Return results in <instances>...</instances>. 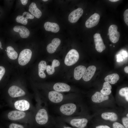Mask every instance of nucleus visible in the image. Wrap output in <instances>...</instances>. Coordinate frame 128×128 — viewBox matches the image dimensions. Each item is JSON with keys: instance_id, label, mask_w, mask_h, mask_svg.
I'll return each instance as SVG.
<instances>
[{"instance_id": "38", "label": "nucleus", "mask_w": 128, "mask_h": 128, "mask_svg": "<svg viewBox=\"0 0 128 128\" xmlns=\"http://www.w3.org/2000/svg\"><path fill=\"white\" fill-rule=\"evenodd\" d=\"M110 1L112 2H115L119 1V0H110Z\"/></svg>"}, {"instance_id": "15", "label": "nucleus", "mask_w": 128, "mask_h": 128, "mask_svg": "<svg viewBox=\"0 0 128 128\" xmlns=\"http://www.w3.org/2000/svg\"><path fill=\"white\" fill-rule=\"evenodd\" d=\"M61 41L59 38H55L53 39L51 43L47 46L46 49L49 53L52 54L54 53L60 44Z\"/></svg>"}, {"instance_id": "36", "label": "nucleus", "mask_w": 128, "mask_h": 128, "mask_svg": "<svg viewBox=\"0 0 128 128\" xmlns=\"http://www.w3.org/2000/svg\"><path fill=\"white\" fill-rule=\"evenodd\" d=\"M124 70L125 72L126 73H128V66H126L124 68Z\"/></svg>"}, {"instance_id": "18", "label": "nucleus", "mask_w": 128, "mask_h": 128, "mask_svg": "<svg viewBox=\"0 0 128 128\" xmlns=\"http://www.w3.org/2000/svg\"><path fill=\"white\" fill-rule=\"evenodd\" d=\"M86 68L84 66L80 65L77 66L74 69V76L75 79L77 80H80L83 76Z\"/></svg>"}, {"instance_id": "40", "label": "nucleus", "mask_w": 128, "mask_h": 128, "mask_svg": "<svg viewBox=\"0 0 128 128\" xmlns=\"http://www.w3.org/2000/svg\"><path fill=\"white\" fill-rule=\"evenodd\" d=\"M3 107V106L1 105V104H0V108H1Z\"/></svg>"}, {"instance_id": "8", "label": "nucleus", "mask_w": 128, "mask_h": 128, "mask_svg": "<svg viewBox=\"0 0 128 128\" xmlns=\"http://www.w3.org/2000/svg\"><path fill=\"white\" fill-rule=\"evenodd\" d=\"M32 55L31 50L29 49H25L20 52L18 62L21 66H24L27 64L30 61Z\"/></svg>"}, {"instance_id": "6", "label": "nucleus", "mask_w": 128, "mask_h": 128, "mask_svg": "<svg viewBox=\"0 0 128 128\" xmlns=\"http://www.w3.org/2000/svg\"><path fill=\"white\" fill-rule=\"evenodd\" d=\"M6 101L18 98L27 97L30 98L23 88L16 85H13L8 88Z\"/></svg>"}, {"instance_id": "17", "label": "nucleus", "mask_w": 128, "mask_h": 128, "mask_svg": "<svg viewBox=\"0 0 128 128\" xmlns=\"http://www.w3.org/2000/svg\"><path fill=\"white\" fill-rule=\"evenodd\" d=\"M14 31L19 33L20 36L23 38L27 37L29 35L30 32L26 27L21 26H16L14 28Z\"/></svg>"}, {"instance_id": "19", "label": "nucleus", "mask_w": 128, "mask_h": 128, "mask_svg": "<svg viewBox=\"0 0 128 128\" xmlns=\"http://www.w3.org/2000/svg\"><path fill=\"white\" fill-rule=\"evenodd\" d=\"M108 95H104L100 92L97 91L91 97V100L94 102L99 103L108 99Z\"/></svg>"}, {"instance_id": "2", "label": "nucleus", "mask_w": 128, "mask_h": 128, "mask_svg": "<svg viewBox=\"0 0 128 128\" xmlns=\"http://www.w3.org/2000/svg\"><path fill=\"white\" fill-rule=\"evenodd\" d=\"M31 98L24 97L6 101L8 105L14 110L23 111H31L34 113L35 106L32 103Z\"/></svg>"}, {"instance_id": "32", "label": "nucleus", "mask_w": 128, "mask_h": 128, "mask_svg": "<svg viewBox=\"0 0 128 128\" xmlns=\"http://www.w3.org/2000/svg\"><path fill=\"white\" fill-rule=\"evenodd\" d=\"M123 123L125 128H128V117H124L122 119Z\"/></svg>"}, {"instance_id": "29", "label": "nucleus", "mask_w": 128, "mask_h": 128, "mask_svg": "<svg viewBox=\"0 0 128 128\" xmlns=\"http://www.w3.org/2000/svg\"><path fill=\"white\" fill-rule=\"evenodd\" d=\"M9 128H25L23 125L16 123H12L9 125Z\"/></svg>"}, {"instance_id": "30", "label": "nucleus", "mask_w": 128, "mask_h": 128, "mask_svg": "<svg viewBox=\"0 0 128 128\" xmlns=\"http://www.w3.org/2000/svg\"><path fill=\"white\" fill-rule=\"evenodd\" d=\"M5 73V68L2 66H0V82L1 81Z\"/></svg>"}, {"instance_id": "39", "label": "nucleus", "mask_w": 128, "mask_h": 128, "mask_svg": "<svg viewBox=\"0 0 128 128\" xmlns=\"http://www.w3.org/2000/svg\"><path fill=\"white\" fill-rule=\"evenodd\" d=\"M2 44L1 41H0V48H1V47H2Z\"/></svg>"}, {"instance_id": "13", "label": "nucleus", "mask_w": 128, "mask_h": 128, "mask_svg": "<svg viewBox=\"0 0 128 128\" xmlns=\"http://www.w3.org/2000/svg\"><path fill=\"white\" fill-rule=\"evenodd\" d=\"M54 91L59 92H68L71 90L70 86L68 84L63 82H57L52 87Z\"/></svg>"}, {"instance_id": "41", "label": "nucleus", "mask_w": 128, "mask_h": 128, "mask_svg": "<svg viewBox=\"0 0 128 128\" xmlns=\"http://www.w3.org/2000/svg\"><path fill=\"white\" fill-rule=\"evenodd\" d=\"M42 1H47L48 0H43Z\"/></svg>"}, {"instance_id": "45", "label": "nucleus", "mask_w": 128, "mask_h": 128, "mask_svg": "<svg viewBox=\"0 0 128 128\" xmlns=\"http://www.w3.org/2000/svg\"><path fill=\"white\" fill-rule=\"evenodd\" d=\"M110 46H111V44L110 45Z\"/></svg>"}, {"instance_id": "27", "label": "nucleus", "mask_w": 128, "mask_h": 128, "mask_svg": "<svg viewBox=\"0 0 128 128\" xmlns=\"http://www.w3.org/2000/svg\"><path fill=\"white\" fill-rule=\"evenodd\" d=\"M112 88L111 86L110 83L106 82H104L102 89L101 90V92L102 94L108 95L111 92V90Z\"/></svg>"}, {"instance_id": "43", "label": "nucleus", "mask_w": 128, "mask_h": 128, "mask_svg": "<svg viewBox=\"0 0 128 128\" xmlns=\"http://www.w3.org/2000/svg\"><path fill=\"white\" fill-rule=\"evenodd\" d=\"M108 35H109V33L108 34Z\"/></svg>"}, {"instance_id": "25", "label": "nucleus", "mask_w": 128, "mask_h": 128, "mask_svg": "<svg viewBox=\"0 0 128 128\" xmlns=\"http://www.w3.org/2000/svg\"><path fill=\"white\" fill-rule=\"evenodd\" d=\"M60 62L57 60L55 59L52 62L51 66L47 65L46 68V71L47 73L51 75L53 74L55 72V67L58 66L60 65Z\"/></svg>"}, {"instance_id": "3", "label": "nucleus", "mask_w": 128, "mask_h": 128, "mask_svg": "<svg viewBox=\"0 0 128 128\" xmlns=\"http://www.w3.org/2000/svg\"><path fill=\"white\" fill-rule=\"evenodd\" d=\"M34 113L31 111H23L15 110L5 112L3 117L12 121L25 122H33Z\"/></svg>"}, {"instance_id": "42", "label": "nucleus", "mask_w": 128, "mask_h": 128, "mask_svg": "<svg viewBox=\"0 0 128 128\" xmlns=\"http://www.w3.org/2000/svg\"><path fill=\"white\" fill-rule=\"evenodd\" d=\"M128 114H127V115H126L127 117H128Z\"/></svg>"}, {"instance_id": "35", "label": "nucleus", "mask_w": 128, "mask_h": 128, "mask_svg": "<svg viewBox=\"0 0 128 128\" xmlns=\"http://www.w3.org/2000/svg\"><path fill=\"white\" fill-rule=\"evenodd\" d=\"M20 1L22 4L23 5H25L27 3L28 0H21Z\"/></svg>"}, {"instance_id": "34", "label": "nucleus", "mask_w": 128, "mask_h": 128, "mask_svg": "<svg viewBox=\"0 0 128 128\" xmlns=\"http://www.w3.org/2000/svg\"><path fill=\"white\" fill-rule=\"evenodd\" d=\"M96 128H110L109 126L106 125H101L96 127Z\"/></svg>"}, {"instance_id": "33", "label": "nucleus", "mask_w": 128, "mask_h": 128, "mask_svg": "<svg viewBox=\"0 0 128 128\" xmlns=\"http://www.w3.org/2000/svg\"><path fill=\"white\" fill-rule=\"evenodd\" d=\"M113 128H125L124 126L122 124L116 122L113 123Z\"/></svg>"}, {"instance_id": "21", "label": "nucleus", "mask_w": 128, "mask_h": 128, "mask_svg": "<svg viewBox=\"0 0 128 128\" xmlns=\"http://www.w3.org/2000/svg\"><path fill=\"white\" fill-rule=\"evenodd\" d=\"M29 10L32 15L37 18H40L41 16V11L37 7L36 4L32 2L29 6Z\"/></svg>"}, {"instance_id": "23", "label": "nucleus", "mask_w": 128, "mask_h": 128, "mask_svg": "<svg viewBox=\"0 0 128 128\" xmlns=\"http://www.w3.org/2000/svg\"><path fill=\"white\" fill-rule=\"evenodd\" d=\"M47 65L46 62L43 60L41 61L38 64V75L41 78H44L46 76L44 71L46 69Z\"/></svg>"}, {"instance_id": "5", "label": "nucleus", "mask_w": 128, "mask_h": 128, "mask_svg": "<svg viewBox=\"0 0 128 128\" xmlns=\"http://www.w3.org/2000/svg\"><path fill=\"white\" fill-rule=\"evenodd\" d=\"M73 101L64 103L58 105L56 111L60 116L72 117L76 112L77 107Z\"/></svg>"}, {"instance_id": "7", "label": "nucleus", "mask_w": 128, "mask_h": 128, "mask_svg": "<svg viewBox=\"0 0 128 128\" xmlns=\"http://www.w3.org/2000/svg\"><path fill=\"white\" fill-rule=\"evenodd\" d=\"M79 58L77 51L74 49L70 50L66 55L64 60L65 64L68 66L72 65L76 63Z\"/></svg>"}, {"instance_id": "26", "label": "nucleus", "mask_w": 128, "mask_h": 128, "mask_svg": "<svg viewBox=\"0 0 128 128\" xmlns=\"http://www.w3.org/2000/svg\"><path fill=\"white\" fill-rule=\"evenodd\" d=\"M6 51L8 57L10 59L15 60L17 58L18 53L12 46H7V47Z\"/></svg>"}, {"instance_id": "20", "label": "nucleus", "mask_w": 128, "mask_h": 128, "mask_svg": "<svg viewBox=\"0 0 128 128\" xmlns=\"http://www.w3.org/2000/svg\"><path fill=\"white\" fill-rule=\"evenodd\" d=\"M44 27L46 31L54 33L57 32L60 29L59 26L57 23L49 22L45 23Z\"/></svg>"}, {"instance_id": "24", "label": "nucleus", "mask_w": 128, "mask_h": 128, "mask_svg": "<svg viewBox=\"0 0 128 128\" xmlns=\"http://www.w3.org/2000/svg\"><path fill=\"white\" fill-rule=\"evenodd\" d=\"M119 78L118 74L114 73L108 75L104 79L106 82L112 84H114L117 82Z\"/></svg>"}, {"instance_id": "10", "label": "nucleus", "mask_w": 128, "mask_h": 128, "mask_svg": "<svg viewBox=\"0 0 128 128\" xmlns=\"http://www.w3.org/2000/svg\"><path fill=\"white\" fill-rule=\"evenodd\" d=\"M93 37L96 50L98 52H102L105 49L106 47L100 34L98 33H96L94 35Z\"/></svg>"}, {"instance_id": "31", "label": "nucleus", "mask_w": 128, "mask_h": 128, "mask_svg": "<svg viewBox=\"0 0 128 128\" xmlns=\"http://www.w3.org/2000/svg\"><path fill=\"white\" fill-rule=\"evenodd\" d=\"M124 21L126 24L128 25V9H126L123 14Z\"/></svg>"}, {"instance_id": "37", "label": "nucleus", "mask_w": 128, "mask_h": 128, "mask_svg": "<svg viewBox=\"0 0 128 128\" xmlns=\"http://www.w3.org/2000/svg\"><path fill=\"white\" fill-rule=\"evenodd\" d=\"M61 128H72L67 126H61Z\"/></svg>"}, {"instance_id": "12", "label": "nucleus", "mask_w": 128, "mask_h": 128, "mask_svg": "<svg viewBox=\"0 0 128 128\" xmlns=\"http://www.w3.org/2000/svg\"><path fill=\"white\" fill-rule=\"evenodd\" d=\"M100 19L99 15L95 13L91 15L86 21L85 25L87 28H90L96 25L98 23Z\"/></svg>"}, {"instance_id": "4", "label": "nucleus", "mask_w": 128, "mask_h": 128, "mask_svg": "<svg viewBox=\"0 0 128 128\" xmlns=\"http://www.w3.org/2000/svg\"><path fill=\"white\" fill-rule=\"evenodd\" d=\"M47 102L59 105L67 102H73L74 96L69 95H64L60 92L50 91L48 92L45 97H42Z\"/></svg>"}, {"instance_id": "16", "label": "nucleus", "mask_w": 128, "mask_h": 128, "mask_svg": "<svg viewBox=\"0 0 128 128\" xmlns=\"http://www.w3.org/2000/svg\"><path fill=\"white\" fill-rule=\"evenodd\" d=\"M34 16L28 12H24L22 16H18L16 19V21L18 23L24 25H26L27 23V19H33Z\"/></svg>"}, {"instance_id": "22", "label": "nucleus", "mask_w": 128, "mask_h": 128, "mask_svg": "<svg viewBox=\"0 0 128 128\" xmlns=\"http://www.w3.org/2000/svg\"><path fill=\"white\" fill-rule=\"evenodd\" d=\"M102 118L106 120H109L114 121L117 120L118 119L117 115L113 112H106L102 113L101 115Z\"/></svg>"}, {"instance_id": "9", "label": "nucleus", "mask_w": 128, "mask_h": 128, "mask_svg": "<svg viewBox=\"0 0 128 128\" xmlns=\"http://www.w3.org/2000/svg\"><path fill=\"white\" fill-rule=\"evenodd\" d=\"M118 27L115 25H112L108 29L109 38L113 43H115L119 41L120 37V33L117 31Z\"/></svg>"}, {"instance_id": "11", "label": "nucleus", "mask_w": 128, "mask_h": 128, "mask_svg": "<svg viewBox=\"0 0 128 128\" xmlns=\"http://www.w3.org/2000/svg\"><path fill=\"white\" fill-rule=\"evenodd\" d=\"M83 13V10L81 8H78L73 10L69 16V21L72 23L77 22L82 16Z\"/></svg>"}, {"instance_id": "44", "label": "nucleus", "mask_w": 128, "mask_h": 128, "mask_svg": "<svg viewBox=\"0 0 128 128\" xmlns=\"http://www.w3.org/2000/svg\"><path fill=\"white\" fill-rule=\"evenodd\" d=\"M1 49H3V48L2 47H1Z\"/></svg>"}, {"instance_id": "46", "label": "nucleus", "mask_w": 128, "mask_h": 128, "mask_svg": "<svg viewBox=\"0 0 128 128\" xmlns=\"http://www.w3.org/2000/svg\"></svg>"}, {"instance_id": "14", "label": "nucleus", "mask_w": 128, "mask_h": 128, "mask_svg": "<svg viewBox=\"0 0 128 128\" xmlns=\"http://www.w3.org/2000/svg\"><path fill=\"white\" fill-rule=\"evenodd\" d=\"M96 69V68L94 65L88 67L86 69L82 78L86 82L90 81L94 75Z\"/></svg>"}, {"instance_id": "1", "label": "nucleus", "mask_w": 128, "mask_h": 128, "mask_svg": "<svg viewBox=\"0 0 128 128\" xmlns=\"http://www.w3.org/2000/svg\"><path fill=\"white\" fill-rule=\"evenodd\" d=\"M36 102L35 111L34 113L33 122L40 125H45L53 120L49 114L47 103L42 97L36 95L34 98Z\"/></svg>"}, {"instance_id": "28", "label": "nucleus", "mask_w": 128, "mask_h": 128, "mask_svg": "<svg viewBox=\"0 0 128 128\" xmlns=\"http://www.w3.org/2000/svg\"><path fill=\"white\" fill-rule=\"evenodd\" d=\"M119 95L124 97L126 101H128V87H125L121 88L119 91Z\"/></svg>"}]
</instances>
